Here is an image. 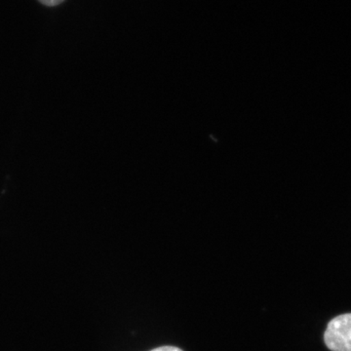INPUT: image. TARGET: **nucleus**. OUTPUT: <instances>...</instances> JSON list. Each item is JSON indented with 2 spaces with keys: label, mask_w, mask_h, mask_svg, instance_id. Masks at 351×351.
I'll use <instances>...</instances> for the list:
<instances>
[{
  "label": "nucleus",
  "mask_w": 351,
  "mask_h": 351,
  "mask_svg": "<svg viewBox=\"0 0 351 351\" xmlns=\"http://www.w3.org/2000/svg\"><path fill=\"white\" fill-rule=\"evenodd\" d=\"M325 345L332 351H351V313L330 321L324 334Z\"/></svg>",
  "instance_id": "obj_1"
},
{
  "label": "nucleus",
  "mask_w": 351,
  "mask_h": 351,
  "mask_svg": "<svg viewBox=\"0 0 351 351\" xmlns=\"http://www.w3.org/2000/svg\"><path fill=\"white\" fill-rule=\"evenodd\" d=\"M41 4L48 7H54L59 5V4L63 3L64 0H38Z\"/></svg>",
  "instance_id": "obj_2"
},
{
  "label": "nucleus",
  "mask_w": 351,
  "mask_h": 351,
  "mask_svg": "<svg viewBox=\"0 0 351 351\" xmlns=\"http://www.w3.org/2000/svg\"><path fill=\"white\" fill-rule=\"evenodd\" d=\"M151 351H184L181 348H176V346H160V348H154Z\"/></svg>",
  "instance_id": "obj_3"
}]
</instances>
